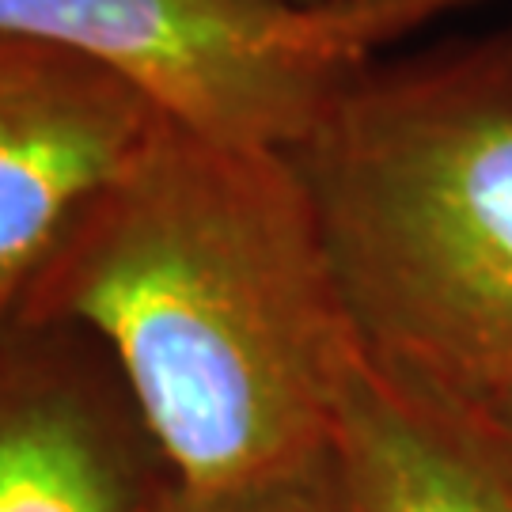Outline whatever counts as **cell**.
I'll return each mask as SVG.
<instances>
[{
  "label": "cell",
  "mask_w": 512,
  "mask_h": 512,
  "mask_svg": "<svg viewBox=\"0 0 512 512\" xmlns=\"http://www.w3.org/2000/svg\"><path fill=\"white\" fill-rule=\"evenodd\" d=\"M12 323L92 334L190 490L327 448L357 346L289 148L175 118L95 194Z\"/></svg>",
  "instance_id": "6da1fadb"
},
{
  "label": "cell",
  "mask_w": 512,
  "mask_h": 512,
  "mask_svg": "<svg viewBox=\"0 0 512 512\" xmlns=\"http://www.w3.org/2000/svg\"><path fill=\"white\" fill-rule=\"evenodd\" d=\"M289 156L357 346L512 391V27L372 57Z\"/></svg>",
  "instance_id": "7a4b0ae2"
},
{
  "label": "cell",
  "mask_w": 512,
  "mask_h": 512,
  "mask_svg": "<svg viewBox=\"0 0 512 512\" xmlns=\"http://www.w3.org/2000/svg\"><path fill=\"white\" fill-rule=\"evenodd\" d=\"M456 0H0V31L92 57L179 126L293 148L376 50Z\"/></svg>",
  "instance_id": "3957f363"
},
{
  "label": "cell",
  "mask_w": 512,
  "mask_h": 512,
  "mask_svg": "<svg viewBox=\"0 0 512 512\" xmlns=\"http://www.w3.org/2000/svg\"><path fill=\"white\" fill-rule=\"evenodd\" d=\"M152 512H361L334 444L266 475L190 490L171 486Z\"/></svg>",
  "instance_id": "52a82bcc"
},
{
  "label": "cell",
  "mask_w": 512,
  "mask_h": 512,
  "mask_svg": "<svg viewBox=\"0 0 512 512\" xmlns=\"http://www.w3.org/2000/svg\"><path fill=\"white\" fill-rule=\"evenodd\" d=\"M167 122L122 73L0 31V327L95 194Z\"/></svg>",
  "instance_id": "277c9868"
},
{
  "label": "cell",
  "mask_w": 512,
  "mask_h": 512,
  "mask_svg": "<svg viewBox=\"0 0 512 512\" xmlns=\"http://www.w3.org/2000/svg\"><path fill=\"white\" fill-rule=\"evenodd\" d=\"M171 486L160 444L92 334L0 327V512H152Z\"/></svg>",
  "instance_id": "5b68a950"
},
{
  "label": "cell",
  "mask_w": 512,
  "mask_h": 512,
  "mask_svg": "<svg viewBox=\"0 0 512 512\" xmlns=\"http://www.w3.org/2000/svg\"><path fill=\"white\" fill-rule=\"evenodd\" d=\"M285 4H304V8H334V4H361V0H285Z\"/></svg>",
  "instance_id": "9c48e42d"
},
{
  "label": "cell",
  "mask_w": 512,
  "mask_h": 512,
  "mask_svg": "<svg viewBox=\"0 0 512 512\" xmlns=\"http://www.w3.org/2000/svg\"><path fill=\"white\" fill-rule=\"evenodd\" d=\"M330 444L361 512H512V429L494 406L361 346Z\"/></svg>",
  "instance_id": "8992f818"
},
{
  "label": "cell",
  "mask_w": 512,
  "mask_h": 512,
  "mask_svg": "<svg viewBox=\"0 0 512 512\" xmlns=\"http://www.w3.org/2000/svg\"><path fill=\"white\" fill-rule=\"evenodd\" d=\"M486 403L494 406L497 414H501V421L512 429V391H505V395H494V399H486Z\"/></svg>",
  "instance_id": "ba28073f"
}]
</instances>
